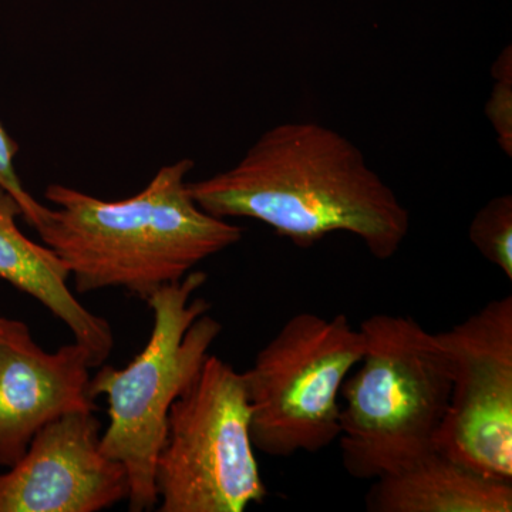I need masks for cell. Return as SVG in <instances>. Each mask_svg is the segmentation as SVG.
Returning a JSON list of instances; mask_svg holds the SVG:
<instances>
[{
    "label": "cell",
    "mask_w": 512,
    "mask_h": 512,
    "mask_svg": "<svg viewBox=\"0 0 512 512\" xmlns=\"http://www.w3.org/2000/svg\"><path fill=\"white\" fill-rule=\"evenodd\" d=\"M154 484L160 512H244L268 497L244 376L220 357L210 353L171 406Z\"/></svg>",
    "instance_id": "obj_5"
},
{
    "label": "cell",
    "mask_w": 512,
    "mask_h": 512,
    "mask_svg": "<svg viewBox=\"0 0 512 512\" xmlns=\"http://www.w3.org/2000/svg\"><path fill=\"white\" fill-rule=\"evenodd\" d=\"M365 353L348 316L299 312L242 372L255 450L271 457L319 453L339 439L340 390Z\"/></svg>",
    "instance_id": "obj_6"
},
{
    "label": "cell",
    "mask_w": 512,
    "mask_h": 512,
    "mask_svg": "<svg viewBox=\"0 0 512 512\" xmlns=\"http://www.w3.org/2000/svg\"><path fill=\"white\" fill-rule=\"evenodd\" d=\"M188 187L208 214L264 222L299 248L348 232L386 261L409 234V211L362 151L311 121L269 128L234 167Z\"/></svg>",
    "instance_id": "obj_1"
},
{
    "label": "cell",
    "mask_w": 512,
    "mask_h": 512,
    "mask_svg": "<svg viewBox=\"0 0 512 512\" xmlns=\"http://www.w3.org/2000/svg\"><path fill=\"white\" fill-rule=\"evenodd\" d=\"M18 202L0 188V279L37 302L62 320L74 340L92 352L101 366L114 348L110 323L86 308L69 285L70 275L45 244H37L20 231Z\"/></svg>",
    "instance_id": "obj_10"
},
{
    "label": "cell",
    "mask_w": 512,
    "mask_h": 512,
    "mask_svg": "<svg viewBox=\"0 0 512 512\" xmlns=\"http://www.w3.org/2000/svg\"><path fill=\"white\" fill-rule=\"evenodd\" d=\"M207 279L192 271L154 292L146 301L153 328L144 349L123 369L101 367L90 382L93 399L103 396L109 404L101 448L126 468L131 512L157 507L154 470L168 413L222 332L220 320L208 313L211 303L194 296Z\"/></svg>",
    "instance_id": "obj_4"
},
{
    "label": "cell",
    "mask_w": 512,
    "mask_h": 512,
    "mask_svg": "<svg viewBox=\"0 0 512 512\" xmlns=\"http://www.w3.org/2000/svg\"><path fill=\"white\" fill-rule=\"evenodd\" d=\"M359 329L365 353L340 390L338 440L349 476L376 480L436 448L453 365L437 333L410 316L377 313Z\"/></svg>",
    "instance_id": "obj_3"
},
{
    "label": "cell",
    "mask_w": 512,
    "mask_h": 512,
    "mask_svg": "<svg viewBox=\"0 0 512 512\" xmlns=\"http://www.w3.org/2000/svg\"><path fill=\"white\" fill-rule=\"evenodd\" d=\"M128 493L126 468L101 448L94 412L50 421L18 463L0 474V512H99Z\"/></svg>",
    "instance_id": "obj_8"
},
{
    "label": "cell",
    "mask_w": 512,
    "mask_h": 512,
    "mask_svg": "<svg viewBox=\"0 0 512 512\" xmlns=\"http://www.w3.org/2000/svg\"><path fill=\"white\" fill-rule=\"evenodd\" d=\"M437 338L453 365L437 450L512 483V296L485 303Z\"/></svg>",
    "instance_id": "obj_7"
},
{
    "label": "cell",
    "mask_w": 512,
    "mask_h": 512,
    "mask_svg": "<svg viewBox=\"0 0 512 512\" xmlns=\"http://www.w3.org/2000/svg\"><path fill=\"white\" fill-rule=\"evenodd\" d=\"M190 158L164 165L144 190L106 201L63 184L47 185L52 204L36 229L77 293L121 289L144 302L201 262L234 247L244 228L198 207L187 181Z\"/></svg>",
    "instance_id": "obj_2"
},
{
    "label": "cell",
    "mask_w": 512,
    "mask_h": 512,
    "mask_svg": "<svg viewBox=\"0 0 512 512\" xmlns=\"http://www.w3.org/2000/svg\"><path fill=\"white\" fill-rule=\"evenodd\" d=\"M493 92L485 114L493 124L498 143L505 154L512 156V50L505 47L493 66Z\"/></svg>",
    "instance_id": "obj_13"
},
{
    "label": "cell",
    "mask_w": 512,
    "mask_h": 512,
    "mask_svg": "<svg viewBox=\"0 0 512 512\" xmlns=\"http://www.w3.org/2000/svg\"><path fill=\"white\" fill-rule=\"evenodd\" d=\"M369 512H511L512 483L484 476L443 451L376 478Z\"/></svg>",
    "instance_id": "obj_11"
},
{
    "label": "cell",
    "mask_w": 512,
    "mask_h": 512,
    "mask_svg": "<svg viewBox=\"0 0 512 512\" xmlns=\"http://www.w3.org/2000/svg\"><path fill=\"white\" fill-rule=\"evenodd\" d=\"M468 237L487 261L512 281V197L487 202L471 221Z\"/></svg>",
    "instance_id": "obj_12"
},
{
    "label": "cell",
    "mask_w": 512,
    "mask_h": 512,
    "mask_svg": "<svg viewBox=\"0 0 512 512\" xmlns=\"http://www.w3.org/2000/svg\"><path fill=\"white\" fill-rule=\"evenodd\" d=\"M19 146L15 138L10 137L6 128L0 123V188L8 191L22 210V218L32 228H39L45 221L49 207L36 200L20 181L15 167Z\"/></svg>",
    "instance_id": "obj_14"
},
{
    "label": "cell",
    "mask_w": 512,
    "mask_h": 512,
    "mask_svg": "<svg viewBox=\"0 0 512 512\" xmlns=\"http://www.w3.org/2000/svg\"><path fill=\"white\" fill-rule=\"evenodd\" d=\"M96 360L74 340L46 352L28 323L0 318V466L12 467L37 431L67 413L96 412Z\"/></svg>",
    "instance_id": "obj_9"
}]
</instances>
